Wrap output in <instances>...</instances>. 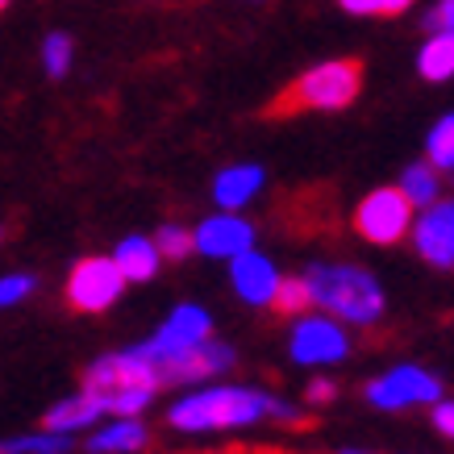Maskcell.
Returning a JSON list of instances; mask_svg holds the SVG:
<instances>
[{
	"mask_svg": "<svg viewBox=\"0 0 454 454\" xmlns=\"http://www.w3.org/2000/svg\"><path fill=\"white\" fill-rule=\"evenodd\" d=\"M271 396L259 384H200L184 387L167 404V426L176 434H238L271 421Z\"/></svg>",
	"mask_w": 454,
	"mask_h": 454,
	"instance_id": "6da1fadb",
	"label": "cell"
},
{
	"mask_svg": "<svg viewBox=\"0 0 454 454\" xmlns=\"http://www.w3.org/2000/svg\"><path fill=\"white\" fill-rule=\"evenodd\" d=\"M304 279L313 288V309L346 321L350 330H375V325H384V317H387L384 284L367 267L317 259L304 267Z\"/></svg>",
	"mask_w": 454,
	"mask_h": 454,
	"instance_id": "7a4b0ae2",
	"label": "cell"
},
{
	"mask_svg": "<svg viewBox=\"0 0 454 454\" xmlns=\"http://www.w3.org/2000/svg\"><path fill=\"white\" fill-rule=\"evenodd\" d=\"M363 92V59H330L304 71L279 92L262 117H296V113H338Z\"/></svg>",
	"mask_w": 454,
	"mask_h": 454,
	"instance_id": "3957f363",
	"label": "cell"
},
{
	"mask_svg": "<svg viewBox=\"0 0 454 454\" xmlns=\"http://www.w3.org/2000/svg\"><path fill=\"white\" fill-rule=\"evenodd\" d=\"M350 350H355L350 325L330 313H321V309L288 321V358L296 367L330 372V367H338V363L350 358Z\"/></svg>",
	"mask_w": 454,
	"mask_h": 454,
	"instance_id": "277c9868",
	"label": "cell"
},
{
	"mask_svg": "<svg viewBox=\"0 0 454 454\" xmlns=\"http://www.w3.org/2000/svg\"><path fill=\"white\" fill-rule=\"evenodd\" d=\"M417 213H421V208L409 200V192H404L400 184L396 188H375V192H367L355 205L350 230H355L363 242H372V247H400L404 238H413Z\"/></svg>",
	"mask_w": 454,
	"mask_h": 454,
	"instance_id": "5b68a950",
	"label": "cell"
},
{
	"mask_svg": "<svg viewBox=\"0 0 454 454\" xmlns=\"http://www.w3.org/2000/svg\"><path fill=\"white\" fill-rule=\"evenodd\" d=\"M446 396V384L421 363H396L384 375L363 384V400L380 413H409V409H434Z\"/></svg>",
	"mask_w": 454,
	"mask_h": 454,
	"instance_id": "8992f818",
	"label": "cell"
},
{
	"mask_svg": "<svg viewBox=\"0 0 454 454\" xmlns=\"http://www.w3.org/2000/svg\"><path fill=\"white\" fill-rule=\"evenodd\" d=\"M125 288H129V279H125V271L117 267L113 254H88V259H80L67 271L63 296H67V304L75 309V313L100 317L121 301Z\"/></svg>",
	"mask_w": 454,
	"mask_h": 454,
	"instance_id": "52a82bcc",
	"label": "cell"
},
{
	"mask_svg": "<svg viewBox=\"0 0 454 454\" xmlns=\"http://www.w3.org/2000/svg\"><path fill=\"white\" fill-rule=\"evenodd\" d=\"M208 338H217V333H213V313H208L205 304L184 301L163 317V325L142 342V350L167 372L171 363H179L184 355H192L196 346H205Z\"/></svg>",
	"mask_w": 454,
	"mask_h": 454,
	"instance_id": "ba28073f",
	"label": "cell"
},
{
	"mask_svg": "<svg viewBox=\"0 0 454 454\" xmlns=\"http://www.w3.org/2000/svg\"><path fill=\"white\" fill-rule=\"evenodd\" d=\"M83 387H92L100 396L125 392V387H151V392H159V387H167V375L138 342V346H125V350H109V355L92 358L88 372H83Z\"/></svg>",
	"mask_w": 454,
	"mask_h": 454,
	"instance_id": "9c48e42d",
	"label": "cell"
},
{
	"mask_svg": "<svg viewBox=\"0 0 454 454\" xmlns=\"http://www.w3.org/2000/svg\"><path fill=\"white\" fill-rule=\"evenodd\" d=\"M413 250L434 271H454V196H442L438 205L417 213Z\"/></svg>",
	"mask_w": 454,
	"mask_h": 454,
	"instance_id": "30bf717a",
	"label": "cell"
},
{
	"mask_svg": "<svg viewBox=\"0 0 454 454\" xmlns=\"http://www.w3.org/2000/svg\"><path fill=\"white\" fill-rule=\"evenodd\" d=\"M196 230V254L200 259H217V262H234L238 254L254 250V225H250L242 213H213L205 217Z\"/></svg>",
	"mask_w": 454,
	"mask_h": 454,
	"instance_id": "8fae6325",
	"label": "cell"
},
{
	"mask_svg": "<svg viewBox=\"0 0 454 454\" xmlns=\"http://www.w3.org/2000/svg\"><path fill=\"white\" fill-rule=\"evenodd\" d=\"M279 284H284V271L262 250H247V254H238L230 262V288L250 309H271L279 296Z\"/></svg>",
	"mask_w": 454,
	"mask_h": 454,
	"instance_id": "7c38bea8",
	"label": "cell"
},
{
	"mask_svg": "<svg viewBox=\"0 0 454 454\" xmlns=\"http://www.w3.org/2000/svg\"><path fill=\"white\" fill-rule=\"evenodd\" d=\"M234 346L221 342V338H208L205 346H196L192 355H184L179 363L167 367V387H200V384H217L225 375L234 372Z\"/></svg>",
	"mask_w": 454,
	"mask_h": 454,
	"instance_id": "4fadbf2b",
	"label": "cell"
},
{
	"mask_svg": "<svg viewBox=\"0 0 454 454\" xmlns=\"http://www.w3.org/2000/svg\"><path fill=\"white\" fill-rule=\"evenodd\" d=\"M105 417H109L105 396L80 384V392L55 400V404L42 413V429H55V434H71V438H80V434H92Z\"/></svg>",
	"mask_w": 454,
	"mask_h": 454,
	"instance_id": "5bb4252c",
	"label": "cell"
},
{
	"mask_svg": "<svg viewBox=\"0 0 454 454\" xmlns=\"http://www.w3.org/2000/svg\"><path fill=\"white\" fill-rule=\"evenodd\" d=\"M88 454H142L151 450V426L142 417H109L100 421L88 438H83Z\"/></svg>",
	"mask_w": 454,
	"mask_h": 454,
	"instance_id": "9a60e30c",
	"label": "cell"
},
{
	"mask_svg": "<svg viewBox=\"0 0 454 454\" xmlns=\"http://www.w3.org/2000/svg\"><path fill=\"white\" fill-rule=\"evenodd\" d=\"M262 167L259 163H234L225 167L217 179H213V205L225 208V213H238L247 208L254 196L262 192Z\"/></svg>",
	"mask_w": 454,
	"mask_h": 454,
	"instance_id": "2e32d148",
	"label": "cell"
},
{
	"mask_svg": "<svg viewBox=\"0 0 454 454\" xmlns=\"http://www.w3.org/2000/svg\"><path fill=\"white\" fill-rule=\"evenodd\" d=\"M113 259H117V267L125 271V279L129 284H151L154 276H159V267H163V250H159V242L154 238H142V234H129L117 242V250H113Z\"/></svg>",
	"mask_w": 454,
	"mask_h": 454,
	"instance_id": "e0dca14e",
	"label": "cell"
},
{
	"mask_svg": "<svg viewBox=\"0 0 454 454\" xmlns=\"http://www.w3.org/2000/svg\"><path fill=\"white\" fill-rule=\"evenodd\" d=\"M417 71H421V80H429V83L450 80L454 75V29L429 34V42L421 46V55H417Z\"/></svg>",
	"mask_w": 454,
	"mask_h": 454,
	"instance_id": "ac0fdd59",
	"label": "cell"
},
{
	"mask_svg": "<svg viewBox=\"0 0 454 454\" xmlns=\"http://www.w3.org/2000/svg\"><path fill=\"white\" fill-rule=\"evenodd\" d=\"M400 188L409 192V200H413L417 208H429L442 200V171L429 159H421V163H409L404 167V176H400Z\"/></svg>",
	"mask_w": 454,
	"mask_h": 454,
	"instance_id": "d6986e66",
	"label": "cell"
},
{
	"mask_svg": "<svg viewBox=\"0 0 454 454\" xmlns=\"http://www.w3.org/2000/svg\"><path fill=\"white\" fill-rule=\"evenodd\" d=\"M0 454H75V438L71 434H55V429H34V434L4 438Z\"/></svg>",
	"mask_w": 454,
	"mask_h": 454,
	"instance_id": "ffe728a7",
	"label": "cell"
},
{
	"mask_svg": "<svg viewBox=\"0 0 454 454\" xmlns=\"http://www.w3.org/2000/svg\"><path fill=\"white\" fill-rule=\"evenodd\" d=\"M271 313L284 317V321H296V317L313 313V288H309L304 271H301V276H284L279 296H276V304H271Z\"/></svg>",
	"mask_w": 454,
	"mask_h": 454,
	"instance_id": "44dd1931",
	"label": "cell"
},
{
	"mask_svg": "<svg viewBox=\"0 0 454 454\" xmlns=\"http://www.w3.org/2000/svg\"><path fill=\"white\" fill-rule=\"evenodd\" d=\"M426 159L438 167V171L454 176V113L438 117V125L429 129V138H426Z\"/></svg>",
	"mask_w": 454,
	"mask_h": 454,
	"instance_id": "7402d4cb",
	"label": "cell"
},
{
	"mask_svg": "<svg viewBox=\"0 0 454 454\" xmlns=\"http://www.w3.org/2000/svg\"><path fill=\"white\" fill-rule=\"evenodd\" d=\"M151 238L159 242V250H163L167 262H179V259H188V254H196V230L179 225V221H163Z\"/></svg>",
	"mask_w": 454,
	"mask_h": 454,
	"instance_id": "603a6c76",
	"label": "cell"
},
{
	"mask_svg": "<svg viewBox=\"0 0 454 454\" xmlns=\"http://www.w3.org/2000/svg\"><path fill=\"white\" fill-rule=\"evenodd\" d=\"M42 67H46V75H55V80H63L71 67V38L67 34H51V38L42 42Z\"/></svg>",
	"mask_w": 454,
	"mask_h": 454,
	"instance_id": "cb8c5ba5",
	"label": "cell"
},
{
	"mask_svg": "<svg viewBox=\"0 0 454 454\" xmlns=\"http://www.w3.org/2000/svg\"><path fill=\"white\" fill-rule=\"evenodd\" d=\"M34 292H38V279L29 276V271H9V276L0 279V309H17V304H26Z\"/></svg>",
	"mask_w": 454,
	"mask_h": 454,
	"instance_id": "d4e9b609",
	"label": "cell"
},
{
	"mask_svg": "<svg viewBox=\"0 0 454 454\" xmlns=\"http://www.w3.org/2000/svg\"><path fill=\"white\" fill-rule=\"evenodd\" d=\"M271 421L284 429H309L313 417H309V404H296L288 396H271Z\"/></svg>",
	"mask_w": 454,
	"mask_h": 454,
	"instance_id": "484cf974",
	"label": "cell"
},
{
	"mask_svg": "<svg viewBox=\"0 0 454 454\" xmlns=\"http://www.w3.org/2000/svg\"><path fill=\"white\" fill-rule=\"evenodd\" d=\"M333 400H338V380L325 372H313V380L304 387V404H309V409H321V404H333Z\"/></svg>",
	"mask_w": 454,
	"mask_h": 454,
	"instance_id": "4316f807",
	"label": "cell"
},
{
	"mask_svg": "<svg viewBox=\"0 0 454 454\" xmlns=\"http://www.w3.org/2000/svg\"><path fill=\"white\" fill-rule=\"evenodd\" d=\"M429 426L438 429L446 442H454V400L450 396H442L434 409H429Z\"/></svg>",
	"mask_w": 454,
	"mask_h": 454,
	"instance_id": "83f0119b",
	"label": "cell"
},
{
	"mask_svg": "<svg viewBox=\"0 0 454 454\" xmlns=\"http://www.w3.org/2000/svg\"><path fill=\"white\" fill-rule=\"evenodd\" d=\"M426 26H429V34H446V29H454V0H438V4L429 9Z\"/></svg>",
	"mask_w": 454,
	"mask_h": 454,
	"instance_id": "f1b7e54d",
	"label": "cell"
},
{
	"mask_svg": "<svg viewBox=\"0 0 454 454\" xmlns=\"http://www.w3.org/2000/svg\"><path fill=\"white\" fill-rule=\"evenodd\" d=\"M346 13H355V17H363V13H380V0H338Z\"/></svg>",
	"mask_w": 454,
	"mask_h": 454,
	"instance_id": "f546056e",
	"label": "cell"
},
{
	"mask_svg": "<svg viewBox=\"0 0 454 454\" xmlns=\"http://www.w3.org/2000/svg\"><path fill=\"white\" fill-rule=\"evenodd\" d=\"M404 9H413V0H380V17H400Z\"/></svg>",
	"mask_w": 454,
	"mask_h": 454,
	"instance_id": "4dcf8cb0",
	"label": "cell"
},
{
	"mask_svg": "<svg viewBox=\"0 0 454 454\" xmlns=\"http://www.w3.org/2000/svg\"><path fill=\"white\" fill-rule=\"evenodd\" d=\"M338 454H372V450H358V446H346V450H338Z\"/></svg>",
	"mask_w": 454,
	"mask_h": 454,
	"instance_id": "1f68e13d",
	"label": "cell"
},
{
	"mask_svg": "<svg viewBox=\"0 0 454 454\" xmlns=\"http://www.w3.org/2000/svg\"><path fill=\"white\" fill-rule=\"evenodd\" d=\"M0 4H9V0H0Z\"/></svg>",
	"mask_w": 454,
	"mask_h": 454,
	"instance_id": "d6a6232c",
	"label": "cell"
},
{
	"mask_svg": "<svg viewBox=\"0 0 454 454\" xmlns=\"http://www.w3.org/2000/svg\"><path fill=\"white\" fill-rule=\"evenodd\" d=\"M450 179H454V176H450Z\"/></svg>",
	"mask_w": 454,
	"mask_h": 454,
	"instance_id": "836d02e7",
	"label": "cell"
}]
</instances>
